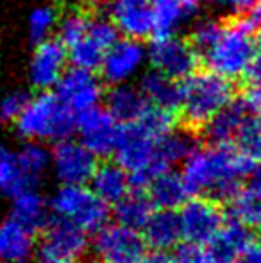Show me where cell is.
<instances>
[{"label": "cell", "mask_w": 261, "mask_h": 263, "mask_svg": "<svg viewBox=\"0 0 261 263\" xmlns=\"http://www.w3.org/2000/svg\"><path fill=\"white\" fill-rule=\"evenodd\" d=\"M179 215H181L185 238L202 246L211 242L213 236L226 224L222 204L202 195H193V199H188L181 206Z\"/></svg>", "instance_id": "5bb4252c"}, {"label": "cell", "mask_w": 261, "mask_h": 263, "mask_svg": "<svg viewBox=\"0 0 261 263\" xmlns=\"http://www.w3.org/2000/svg\"><path fill=\"white\" fill-rule=\"evenodd\" d=\"M88 2H91V4H101V2H108V0H88Z\"/></svg>", "instance_id": "7dc6e473"}, {"label": "cell", "mask_w": 261, "mask_h": 263, "mask_svg": "<svg viewBox=\"0 0 261 263\" xmlns=\"http://www.w3.org/2000/svg\"><path fill=\"white\" fill-rule=\"evenodd\" d=\"M106 14L126 38L147 40L154 36V13L150 0H108Z\"/></svg>", "instance_id": "2e32d148"}, {"label": "cell", "mask_w": 261, "mask_h": 263, "mask_svg": "<svg viewBox=\"0 0 261 263\" xmlns=\"http://www.w3.org/2000/svg\"><path fill=\"white\" fill-rule=\"evenodd\" d=\"M143 238L152 249L168 251L185 238L181 215L175 210H157L143 228Z\"/></svg>", "instance_id": "d6986e66"}, {"label": "cell", "mask_w": 261, "mask_h": 263, "mask_svg": "<svg viewBox=\"0 0 261 263\" xmlns=\"http://www.w3.org/2000/svg\"><path fill=\"white\" fill-rule=\"evenodd\" d=\"M34 231L14 217H7L0 231V254L6 263L24 261L34 254Z\"/></svg>", "instance_id": "7402d4cb"}, {"label": "cell", "mask_w": 261, "mask_h": 263, "mask_svg": "<svg viewBox=\"0 0 261 263\" xmlns=\"http://www.w3.org/2000/svg\"><path fill=\"white\" fill-rule=\"evenodd\" d=\"M50 210L86 233L101 231L109 218L108 202L83 184H63L50 199Z\"/></svg>", "instance_id": "5b68a950"}, {"label": "cell", "mask_w": 261, "mask_h": 263, "mask_svg": "<svg viewBox=\"0 0 261 263\" xmlns=\"http://www.w3.org/2000/svg\"><path fill=\"white\" fill-rule=\"evenodd\" d=\"M91 16L86 11L79 9V7H72L65 14H61L59 25H57L56 38L61 40L66 47H73L83 36L86 34L88 27H90Z\"/></svg>", "instance_id": "d6a6232c"}, {"label": "cell", "mask_w": 261, "mask_h": 263, "mask_svg": "<svg viewBox=\"0 0 261 263\" xmlns=\"http://www.w3.org/2000/svg\"><path fill=\"white\" fill-rule=\"evenodd\" d=\"M256 50H258V55H261V24L258 25V31H256Z\"/></svg>", "instance_id": "bcb514c9"}, {"label": "cell", "mask_w": 261, "mask_h": 263, "mask_svg": "<svg viewBox=\"0 0 261 263\" xmlns=\"http://www.w3.org/2000/svg\"><path fill=\"white\" fill-rule=\"evenodd\" d=\"M213 6L229 16H242L252 13L259 0H209Z\"/></svg>", "instance_id": "74e56055"}, {"label": "cell", "mask_w": 261, "mask_h": 263, "mask_svg": "<svg viewBox=\"0 0 261 263\" xmlns=\"http://www.w3.org/2000/svg\"><path fill=\"white\" fill-rule=\"evenodd\" d=\"M256 159L231 143L197 147L183 166V179L190 195H206L227 179H245L252 174Z\"/></svg>", "instance_id": "6da1fadb"}, {"label": "cell", "mask_w": 261, "mask_h": 263, "mask_svg": "<svg viewBox=\"0 0 261 263\" xmlns=\"http://www.w3.org/2000/svg\"><path fill=\"white\" fill-rule=\"evenodd\" d=\"M0 184L6 197H16L27 190H36L38 184L22 170L16 159V151L4 147L2 159H0Z\"/></svg>", "instance_id": "83f0119b"}, {"label": "cell", "mask_w": 261, "mask_h": 263, "mask_svg": "<svg viewBox=\"0 0 261 263\" xmlns=\"http://www.w3.org/2000/svg\"><path fill=\"white\" fill-rule=\"evenodd\" d=\"M102 83L93 70L70 66L54 91L79 115L101 106L106 97Z\"/></svg>", "instance_id": "9a60e30c"}, {"label": "cell", "mask_w": 261, "mask_h": 263, "mask_svg": "<svg viewBox=\"0 0 261 263\" xmlns=\"http://www.w3.org/2000/svg\"><path fill=\"white\" fill-rule=\"evenodd\" d=\"M204 2H206V0H181L183 7H185L186 13H188V14L197 13V11L202 7V4H204Z\"/></svg>", "instance_id": "b9f144b4"}, {"label": "cell", "mask_w": 261, "mask_h": 263, "mask_svg": "<svg viewBox=\"0 0 261 263\" xmlns=\"http://www.w3.org/2000/svg\"><path fill=\"white\" fill-rule=\"evenodd\" d=\"M222 31H224V25L218 20H215V18H200L192 27L190 40L197 47L198 52L202 54L220 38Z\"/></svg>", "instance_id": "e575fe53"}, {"label": "cell", "mask_w": 261, "mask_h": 263, "mask_svg": "<svg viewBox=\"0 0 261 263\" xmlns=\"http://www.w3.org/2000/svg\"><path fill=\"white\" fill-rule=\"evenodd\" d=\"M98 163L83 142L66 138L52 147V172L63 184H84L91 181Z\"/></svg>", "instance_id": "4fadbf2b"}, {"label": "cell", "mask_w": 261, "mask_h": 263, "mask_svg": "<svg viewBox=\"0 0 261 263\" xmlns=\"http://www.w3.org/2000/svg\"><path fill=\"white\" fill-rule=\"evenodd\" d=\"M252 240H254L252 228L231 217V220H226L222 229L213 236L211 242L206 243L208 246L206 249L211 263H236Z\"/></svg>", "instance_id": "e0dca14e"}, {"label": "cell", "mask_w": 261, "mask_h": 263, "mask_svg": "<svg viewBox=\"0 0 261 263\" xmlns=\"http://www.w3.org/2000/svg\"><path fill=\"white\" fill-rule=\"evenodd\" d=\"M68 47L61 40L49 38L45 42L36 43L31 59H29V83L38 91L56 90L61 77L68 70Z\"/></svg>", "instance_id": "8fae6325"}, {"label": "cell", "mask_w": 261, "mask_h": 263, "mask_svg": "<svg viewBox=\"0 0 261 263\" xmlns=\"http://www.w3.org/2000/svg\"><path fill=\"white\" fill-rule=\"evenodd\" d=\"M249 14H251V16L254 18L256 24H258V25L261 24V0L258 2V6H256L254 9H252V13H249Z\"/></svg>", "instance_id": "f6af8a7d"}, {"label": "cell", "mask_w": 261, "mask_h": 263, "mask_svg": "<svg viewBox=\"0 0 261 263\" xmlns=\"http://www.w3.org/2000/svg\"><path fill=\"white\" fill-rule=\"evenodd\" d=\"M147 194L157 210H177L190 197L183 174H177L170 168L154 177Z\"/></svg>", "instance_id": "cb8c5ba5"}, {"label": "cell", "mask_w": 261, "mask_h": 263, "mask_svg": "<svg viewBox=\"0 0 261 263\" xmlns=\"http://www.w3.org/2000/svg\"><path fill=\"white\" fill-rule=\"evenodd\" d=\"M16 159L20 163L22 170L39 184L42 177L52 166V151H49L43 142H34V140H25L16 149Z\"/></svg>", "instance_id": "f1b7e54d"}, {"label": "cell", "mask_w": 261, "mask_h": 263, "mask_svg": "<svg viewBox=\"0 0 261 263\" xmlns=\"http://www.w3.org/2000/svg\"><path fill=\"white\" fill-rule=\"evenodd\" d=\"M258 77H261V55H256L254 63L251 65L247 73V79H258Z\"/></svg>", "instance_id": "7bdbcfd3"}, {"label": "cell", "mask_w": 261, "mask_h": 263, "mask_svg": "<svg viewBox=\"0 0 261 263\" xmlns=\"http://www.w3.org/2000/svg\"><path fill=\"white\" fill-rule=\"evenodd\" d=\"M13 263H24V261H13Z\"/></svg>", "instance_id": "c3c4849f"}, {"label": "cell", "mask_w": 261, "mask_h": 263, "mask_svg": "<svg viewBox=\"0 0 261 263\" xmlns=\"http://www.w3.org/2000/svg\"><path fill=\"white\" fill-rule=\"evenodd\" d=\"M154 202L150 201L149 194L143 190H132L124 199H120L115 204L113 215L115 220L122 226H127L136 231H143L147 222L150 220L154 213Z\"/></svg>", "instance_id": "d4e9b609"}, {"label": "cell", "mask_w": 261, "mask_h": 263, "mask_svg": "<svg viewBox=\"0 0 261 263\" xmlns=\"http://www.w3.org/2000/svg\"><path fill=\"white\" fill-rule=\"evenodd\" d=\"M14 131L24 140L57 143L77 133V113L56 91H39L14 122Z\"/></svg>", "instance_id": "277c9868"}, {"label": "cell", "mask_w": 261, "mask_h": 263, "mask_svg": "<svg viewBox=\"0 0 261 263\" xmlns=\"http://www.w3.org/2000/svg\"><path fill=\"white\" fill-rule=\"evenodd\" d=\"M145 243L136 229L116 222L95 233L91 254L95 263H139L145 258Z\"/></svg>", "instance_id": "ba28073f"}, {"label": "cell", "mask_w": 261, "mask_h": 263, "mask_svg": "<svg viewBox=\"0 0 261 263\" xmlns=\"http://www.w3.org/2000/svg\"><path fill=\"white\" fill-rule=\"evenodd\" d=\"M122 122H118L108 107H93L77 115L79 138L97 158H108L115 154L122 135Z\"/></svg>", "instance_id": "7c38bea8"}, {"label": "cell", "mask_w": 261, "mask_h": 263, "mask_svg": "<svg viewBox=\"0 0 261 263\" xmlns=\"http://www.w3.org/2000/svg\"><path fill=\"white\" fill-rule=\"evenodd\" d=\"M200 52L192 43L177 34L152 38L149 45V65L175 81H185L200 63Z\"/></svg>", "instance_id": "52a82bcc"}, {"label": "cell", "mask_w": 261, "mask_h": 263, "mask_svg": "<svg viewBox=\"0 0 261 263\" xmlns=\"http://www.w3.org/2000/svg\"><path fill=\"white\" fill-rule=\"evenodd\" d=\"M238 147L252 159L261 161V115L251 113L245 118L236 138Z\"/></svg>", "instance_id": "836d02e7"}, {"label": "cell", "mask_w": 261, "mask_h": 263, "mask_svg": "<svg viewBox=\"0 0 261 263\" xmlns=\"http://www.w3.org/2000/svg\"><path fill=\"white\" fill-rule=\"evenodd\" d=\"M131 188L129 172L118 161L98 163L93 177H91V190L108 204H116L120 199L127 195Z\"/></svg>", "instance_id": "44dd1931"}, {"label": "cell", "mask_w": 261, "mask_h": 263, "mask_svg": "<svg viewBox=\"0 0 261 263\" xmlns=\"http://www.w3.org/2000/svg\"><path fill=\"white\" fill-rule=\"evenodd\" d=\"M249 184H254V186L261 188V161H258V165L254 166L252 174L249 176Z\"/></svg>", "instance_id": "ee69618b"}, {"label": "cell", "mask_w": 261, "mask_h": 263, "mask_svg": "<svg viewBox=\"0 0 261 263\" xmlns=\"http://www.w3.org/2000/svg\"><path fill=\"white\" fill-rule=\"evenodd\" d=\"M104 102L109 113L118 122H122V124L136 122L150 107L149 99L145 97L142 88L134 86L131 83L109 86V91L106 93Z\"/></svg>", "instance_id": "ac0fdd59"}, {"label": "cell", "mask_w": 261, "mask_h": 263, "mask_svg": "<svg viewBox=\"0 0 261 263\" xmlns=\"http://www.w3.org/2000/svg\"><path fill=\"white\" fill-rule=\"evenodd\" d=\"M139 263H174V258L168 256L165 251H156V249H154V253L145 254V258H143Z\"/></svg>", "instance_id": "60d3db41"}, {"label": "cell", "mask_w": 261, "mask_h": 263, "mask_svg": "<svg viewBox=\"0 0 261 263\" xmlns=\"http://www.w3.org/2000/svg\"><path fill=\"white\" fill-rule=\"evenodd\" d=\"M240 101L251 113L261 115V77L247 79V84H245L244 91H242Z\"/></svg>", "instance_id": "f35d334b"}, {"label": "cell", "mask_w": 261, "mask_h": 263, "mask_svg": "<svg viewBox=\"0 0 261 263\" xmlns=\"http://www.w3.org/2000/svg\"><path fill=\"white\" fill-rule=\"evenodd\" d=\"M256 31L258 24L251 14L233 16L229 24L224 25L220 38L200 54L206 68L233 81L247 77L249 68L258 55Z\"/></svg>", "instance_id": "7a4b0ae2"}, {"label": "cell", "mask_w": 261, "mask_h": 263, "mask_svg": "<svg viewBox=\"0 0 261 263\" xmlns=\"http://www.w3.org/2000/svg\"><path fill=\"white\" fill-rule=\"evenodd\" d=\"M11 217L20 220L32 231H43L50 222V213L47 201L36 190H27L24 194L13 197L11 204Z\"/></svg>", "instance_id": "484cf974"}, {"label": "cell", "mask_w": 261, "mask_h": 263, "mask_svg": "<svg viewBox=\"0 0 261 263\" xmlns=\"http://www.w3.org/2000/svg\"><path fill=\"white\" fill-rule=\"evenodd\" d=\"M152 131L145 127L139 120L129 122L122 125L118 147L115 151V158L129 174L150 172L154 176L168 170L157 156V140Z\"/></svg>", "instance_id": "8992f818"}, {"label": "cell", "mask_w": 261, "mask_h": 263, "mask_svg": "<svg viewBox=\"0 0 261 263\" xmlns=\"http://www.w3.org/2000/svg\"><path fill=\"white\" fill-rule=\"evenodd\" d=\"M120 36L122 34L108 14L106 16H91L90 27H88L86 34L83 36V40H79L75 45L68 49L70 65L97 72L104 63L106 54L118 42Z\"/></svg>", "instance_id": "30bf717a"}, {"label": "cell", "mask_w": 261, "mask_h": 263, "mask_svg": "<svg viewBox=\"0 0 261 263\" xmlns=\"http://www.w3.org/2000/svg\"><path fill=\"white\" fill-rule=\"evenodd\" d=\"M251 115L240 102H233L222 111L215 115L208 124L202 127V135L208 140L209 145H224V143H231L238 138L240 129L244 125L245 118Z\"/></svg>", "instance_id": "ffe728a7"}, {"label": "cell", "mask_w": 261, "mask_h": 263, "mask_svg": "<svg viewBox=\"0 0 261 263\" xmlns=\"http://www.w3.org/2000/svg\"><path fill=\"white\" fill-rule=\"evenodd\" d=\"M172 258H174V263H211L208 249H204L202 243L188 242V240L175 246Z\"/></svg>", "instance_id": "8d00e7d4"}, {"label": "cell", "mask_w": 261, "mask_h": 263, "mask_svg": "<svg viewBox=\"0 0 261 263\" xmlns=\"http://www.w3.org/2000/svg\"><path fill=\"white\" fill-rule=\"evenodd\" d=\"M234 102L233 79L224 77L213 70L193 72L181 81V107L179 113L185 127L202 131L206 124L218 111Z\"/></svg>", "instance_id": "3957f363"}, {"label": "cell", "mask_w": 261, "mask_h": 263, "mask_svg": "<svg viewBox=\"0 0 261 263\" xmlns=\"http://www.w3.org/2000/svg\"><path fill=\"white\" fill-rule=\"evenodd\" d=\"M154 13V36H170L177 34L179 27L183 25L186 16V9L183 7L181 0H150Z\"/></svg>", "instance_id": "f546056e"}, {"label": "cell", "mask_w": 261, "mask_h": 263, "mask_svg": "<svg viewBox=\"0 0 261 263\" xmlns=\"http://www.w3.org/2000/svg\"><path fill=\"white\" fill-rule=\"evenodd\" d=\"M195 135L197 133L188 127L172 129L157 140V156L168 166L175 163H185L198 147Z\"/></svg>", "instance_id": "4316f807"}, {"label": "cell", "mask_w": 261, "mask_h": 263, "mask_svg": "<svg viewBox=\"0 0 261 263\" xmlns=\"http://www.w3.org/2000/svg\"><path fill=\"white\" fill-rule=\"evenodd\" d=\"M29 101H31V95L27 91L14 90L4 97L2 106H0V113H2L4 122H16L18 117L24 113V109L27 107Z\"/></svg>", "instance_id": "d590c367"}, {"label": "cell", "mask_w": 261, "mask_h": 263, "mask_svg": "<svg viewBox=\"0 0 261 263\" xmlns=\"http://www.w3.org/2000/svg\"><path fill=\"white\" fill-rule=\"evenodd\" d=\"M149 63V47H145L143 40L122 38L109 49L104 63L101 66V79L109 86L132 83L138 76H142Z\"/></svg>", "instance_id": "9c48e42d"}, {"label": "cell", "mask_w": 261, "mask_h": 263, "mask_svg": "<svg viewBox=\"0 0 261 263\" xmlns=\"http://www.w3.org/2000/svg\"><path fill=\"white\" fill-rule=\"evenodd\" d=\"M138 86L142 88L150 104L174 113L181 107V81L172 79L159 70L152 68L150 72L142 73Z\"/></svg>", "instance_id": "603a6c76"}, {"label": "cell", "mask_w": 261, "mask_h": 263, "mask_svg": "<svg viewBox=\"0 0 261 263\" xmlns=\"http://www.w3.org/2000/svg\"><path fill=\"white\" fill-rule=\"evenodd\" d=\"M59 20H61V14L54 6L43 4V6L34 7V9L29 13V18H27L29 40L36 45V43L52 38L54 32H57Z\"/></svg>", "instance_id": "1f68e13d"}, {"label": "cell", "mask_w": 261, "mask_h": 263, "mask_svg": "<svg viewBox=\"0 0 261 263\" xmlns=\"http://www.w3.org/2000/svg\"><path fill=\"white\" fill-rule=\"evenodd\" d=\"M229 206L231 217L238 218L252 229H261V188L247 184Z\"/></svg>", "instance_id": "4dcf8cb0"}, {"label": "cell", "mask_w": 261, "mask_h": 263, "mask_svg": "<svg viewBox=\"0 0 261 263\" xmlns=\"http://www.w3.org/2000/svg\"><path fill=\"white\" fill-rule=\"evenodd\" d=\"M236 263H261V238H254Z\"/></svg>", "instance_id": "ab89813d"}]
</instances>
